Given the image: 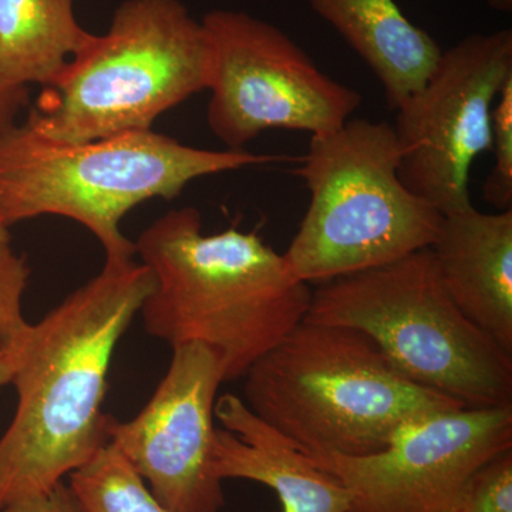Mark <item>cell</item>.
<instances>
[{"label":"cell","instance_id":"21","mask_svg":"<svg viewBox=\"0 0 512 512\" xmlns=\"http://www.w3.org/2000/svg\"><path fill=\"white\" fill-rule=\"evenodd\" d=\"M29 89H10L0 83V133L15 124L16 116L28 106Z\"/></svg>","mask_w":512,"mask_h":512},{"label":"cell","instance_id":"10","mask_svg":"<svg viewBox=\"0 0 512 512\" xmlns=\"http://www.w3.org/2000/svg\"><path fill=\"white\" fill-rule=\"evenodd\" d=\"M508 450L512 404L431 414L369 456H308L349 491V512H457L470 477Z\"/></svg>","mask_w":512,"mask_h":512},{"label":"cell","instance_id":"13","mask_svg":"<svg viewBox=\"0 0 512 512\" xmlns=\"http://www.w3.org/2000/svg\"><path fill=\"white\" fill-rule=\"evenodd\" d=\"M430 248L458 309L512 355V210L443 215Z\"/></svg>","mask_w":512,"mask_h":512},{"label":"cell","instance_id":"7","mask_svg":"<svg viewBox=\"0 0 512 512\" xmlns=\"http://www.w3.org/2000/svg\"><path fill=\"white\" fill-rule=\"evenodd\" d=\"M301 161L295 174L311 201L284 256L306 284L389 264L436 241L443 214L404 187L387 121L348 120L312 136Z\"/></svg>","mask_w":512,"mask_h":512},{"label":"cell","instance_id":"17","mask_svg":"<svg viewBox=\"0 0 512 512\" xmlns=\"http://www.w3.org/2000/svg\"><path fill=\"white\" fill-rule=\"evenodd\" d=\"M490 150L494 167L485 180L483 197L498 211L512 210V77L505 82L491 111Z\"/></svg>","mask_w":512,"mask_h":512},{"label":"cell","instance_id":"6","mask_svg":"<svg viewBox=\"0 0 512 512\" xmlns=\"http://www.w3.org/2000/svg\"><path fill=\"white\" fill-rule=\"evenodd\" d=\"M306 320L369 336L407 379L471 409L512 404V355L458 309L431 248L312 289Z\"/></svg>","mask_w":512,"mask_h":512},{"label":"cell","instance_id":"2","mask_svg":"<svg viewBox=\"0 0 512 512\" xmlns=\"http://www.w3.org/2000/svg\"><path fill=\"white\" fill-rule=\"evenodd\" d=\"M154 289L141 306L144 328L171 346L214 349L225 382L242 379L311 306L312 288L258 231L205 235L194 207L168 211L134 242Z\"/></svg>","mask_w":512,"mask_h":512},{"label":"cell","instance_id":"11","mask_svg":"<svg viewBox=\"0 0 512 512\" xmlns=\"http://www.w3.org/2000/svg\"><path fill=\"white\" fill-rule=\"evenodd\" d=\"M225 369L201 343L175 346L167 373L134 419L110 416L107 444L133 468L168 512H221L215 476V403Z\"/></svg>","mask_w":512,"mask_h":512},{"label":"cell","instance_id":"18","mask_svg":"<svg viewBox=\"0 0 512 512\" xmlns=\"http://www.w3.org/2000/svg\"><path fill=\"white\" fill-rule=\"evenodd\" d=\"M30 266L8 244H0V349L16 345L28 332L30 323L23 316L22 299L28 288Z\"/></svg>","mask_w":512,"mask_h":512},{"label":"cell","instance_id":"15","mask_svg":"<svg viewBox=\"0 0 512 512\" xmlns=\"http://www.w3.org/2000/svg\"><path fill=\"white\" fill-rule=\"evenodd\" d=\"M97 35L74 15V0H0V83L52 86Z\"/></svg>","mask_w":512,"mask_h":512},{"label":"cell","instance_id":"12","mask_svg":"<svg viewBox=\"0 0 512 512\" xmlns=\"http://www.w3.org/2000/svg\"><path fill=\"white\" fill-rule=\"evenodd\" d=\"M212 463L215 476L255 481L272 488L281 512H349V491L288 437L269 426L237 394L225 393L215 403Z\"/></svg>","mask_w":512,"mask_h":512},{"label":"cell","instance_id":"9","mask_svg":"<svg viewBox=\"0 0 512 512\" xmlns=\"http://www.w3.org/2000/svg\"><path fill=\"white\" fill-rule=\"evenodd\" d=\"M512 77V32L476 33L441 53L426 83L399 107V177L443 215L473 207L470 173L490 150L491 111Z\"/></svg>","mask_w":512,"mask_h":512},{"label":"cell","instance_id":"16","mask_svg":"<svg viewBox=\"0 0 512 512\" xmlns=\"http://www.w3.org/2000/svg\"><path fill=\"white\" fill-rule=\"evenodd\" d=\"M69 478L87 512H168L109 444Z\"/></svg>","mask_w":512,"mask_h":512},{"label":"cell","instance_id":"3","mask_svg":"<svg viewBox=\"0 0 512 512\" xmlns=\"http://www.w3.org/2000/svg\"><path fill=\"white\" fill-rule=\"evenodd\" d=\"M244 402L305 454L362 457L463 403L407 379L369 336L303 320L249 367Z\"/></svg>","mask_w":512,"mask_h":512},{"label":"cell","instance_id":"24","mask_svg":"<svg viewBox=\"0 0 512 512\" xmlns=\"http://www.w3.org/2000/svg\"><path fill=\"white\" fill-rule=\"evenodd\" d=\"M494 9L510 12L512 8V0H487Z\"/></svg>","mask_w":512,"mask_h":512},{"label":"cell","instance_id":"23","mask_svg":"<svg viewBox=\"0 0 512 512\" xmlns=\"http://www.w3.org/2000/svg\"><path fill=\"white\" fill-rule=\"evenodd\" d=\"M8 242H10L9 227L3 220L2 211H0V244H8Z\"/></svg>","mask_w":512,"mask_h":512},{"label":"cell","instance_id":"14","mask_svg":"<svg viewBox=\"0 0 512 512\" xmlns=\"http://www.w3.org/2000/svg\"><path fill=\"white\" fill-rule=\"evenodd\" d=\"M309 3L376 74L392 109L417 92L439 63V43L407 19L396 0Z\"/></svg>","mask_w":512,"mask_h":512},{"label":"cell","instance_id":"22","mask_svg":"<svg viewBox=\"0 0 512 512\" xmlns=\"http://www.w3.org/2000/svg\"><path fill=\"white\" fill-rule=\"evenodd\" d=\"M22 340L16 345L10 346V348L0 349V389L6 384L12 383L19 365Z\"/></svg>","mask_w":512,"mask_h":512},{"label":"cell","instance_id":"20","mask_svg":"<svg viewBox=\"0 0 512 512\" xmlns=\"http://www.w3.org/2000/svg\"><path fill=\"white\" fill-rule=\"evenodd\" d=\"M0 512H87L69 484H57L46 493L30 495L0 507Z\"/></svg>","mask_w":512,"mask_h":512},{"label":"cell","instance_id":"4","mask_svg":"<svg viewBox=\"0 0 512 512\" xmlns=\"http://www.w3.org/2000/svg\"><path fill=\"white\" fill-rule=\"evenodd\" d=\"M282 157L247 150L185 146L153 130L59 143L23 121L0 133V211L8 227L57 215L79 222L99 239L106 259L136 258L121 221L154 198L173 200L197 178Z\"/></svg>","mask_w":512,"mask_h":512},{"label":"cell","instance_id":"1","mask_svg":"<svg viewBox=\"0 0 512 512\" xmlns=\"http://www.w3.org/2000/svg\"><path fill=\"white\" fill-rule=\"evenodd\" d=\"M153 289L146 265L106 259L30 323L12 380L18 407L0 437V507L52 490L107 446L111 359Z\"/></svg>","mask_w":512,"mask_h":512},{"label":"cell","instance_id":"19","mask_svg":"<svg viewBox=\"0 0 512 512\" xmlns=\"http://www.w3.org/2000/svg\"><path fill=\"white\" fill-rule=\"evenodd\" d=\"M457 512H512V450L491 458L470 477Z\"/></svg>","mask_w":512,"mask_h":512},{"label":"cell","instance_id":"5","mask_svg":"<svg viewBox=\"0 0 512 512\" xmlns=\"http://www.w3.org/2000/svg\"><path fill=\"white\" fill-rule=\"evenodd\" d=\"M212 47L180 0H124L106 35L43 89L25 123L59 143L153 130L154 121L208 90Z\"/></svg>","mask_w":512,"mask_h":512},{"label":"cell","instance_id":"8","mask_svg":"<svg viewBox=\"0 0 512 512\" xmlns=\"http://www.w3.org/2000/svg\"><path fill=\"white\" fill-rule=\"evenodd\" d=\"M201 22L212 47L208 127L229 150L275 128L332 133L362 104L360 93L323 73L271 23L225 9Z\"/></svg>","mask_w":512,"mask_h":512}]
</instances>
